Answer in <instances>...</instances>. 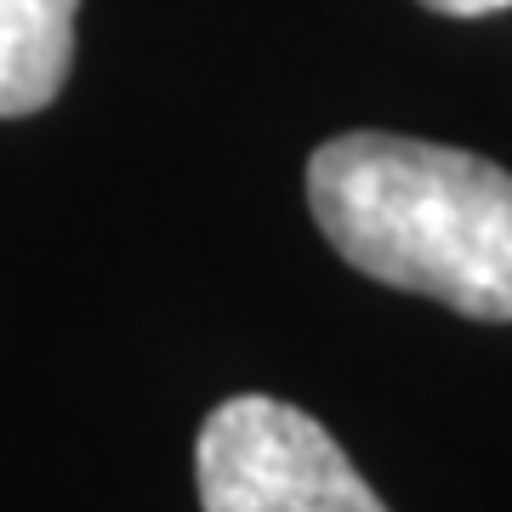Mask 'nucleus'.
<instances>
[{
  "label": "nucleus",
  "instance_id": "obj_3",
  "mask_svg": "<svg viewBox=\"0 0 512 512\" xmlns=\"http://www.w3.org/2000/svg\"><path fill=\"white\" fill-rule=\"evenodd\" d=\"M80 0H0V120L52 109L74 63Z\"/></svg>",
  "mask_w": 512,
  "mask_h": 512
},
{
  "label": "nucleus",
  "instance_id": "obj_4",
  "mask_svg": "<svg viewBox=\"0 0 512 512\" xmlns=\"http://www.w3.org/2000/svg\"><path fill=\"white\" fill-rule=\"evenodd\" d=\"M421 6L439 18H490V12H507L512 0H421Z\"/></svg>",
  "mask_w": 512,
  "mask_h": 512
},
{
  "label": "nucleus",
  "instance_id": "obj_1",
  "mask_svg": "<svg viewBox=\"0 0 512 512\" xmlns=\"http://www.w3.org/2000/svg\"><path fill=\"white\" fill-rule=\"evenodd\" d=\"M308 205L336 256L461 319H512V171L450 143L342 131L313 148Z\"/></svg>",
  "mask_w": 512,
  "mask_h": 512
},
{
  "label": "nucleus",
  "instance_id": "obj_2",
  "mask_svg": "<svg viewBox=\"0 0 512 512\" xmlns=\"http://www.w3.org/2000/svg\"><path fill=\"white\" fill-rule=\"evenodd\" d=\"M205 512H387L325 427L268 393L222 399L194 444Z\"/></svg>",
  "mask_w": 512,
  "mask_h": 512
}]
</instances>
